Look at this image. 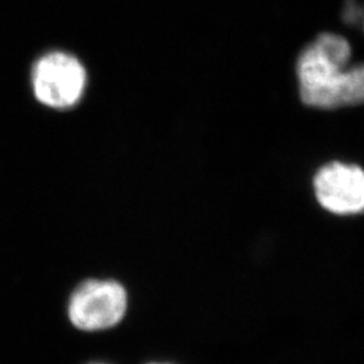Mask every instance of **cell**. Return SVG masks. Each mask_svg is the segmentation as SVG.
Returning a JSON list of instances; mask_svg holds the SVG:
<instances>
[{
    "instance_id": "1",
    "label": "cell",
    "mask_w": 364,
    "mask_h": 364,
    "mask_svg": "<svg viewBox=\"0 0 364 364\" xmlns=\"http://www.w3.org/2000/svg\"><path fill=\"white\" fill-rule=\"evenodd\" d=\"M351 45L338 34H321L299 54L297 76L304 105L338 109L360 105L364 99V69L348 68Z\"/></svg>"
},
{
    "instance_id": "2",
    "label": "cell",
    "mask_w": 364,
    "mask_h": 364,
    "mask_svg": "<svg viewBox=\"0 0 364 364\" xmlns=\"http://www.w3.org/2000/svg\"><path fill=\"white\" fill-rule=\"evenodd\" d=\"M88 72L73 53L53 49L39 54L28 68L33 100L46 111L65 112L84 99Z\"/></svg>"
},
{
    "instance_id": "3",
    "label": "cell",
    "mask_w": 364,
    "mask_h": 364,
    "mask_svg": "<svg viewBox=\"0 0 364 364\" xmlns=\"http://www.w3.org/2000/svg\"><path fill=\"white\" fill-rule=\"evenodd\" d=\"M127 311V291L114 279H88L69 299L72 324L82 331H100L117 326Z\"/></svg>"
},
{
    "instance_id": "4",
    "label": "cell",
    "mask_w": 364,
    "mask_h": 364,
    "mask_svg": "<svg viewBox=\"0 0 364 364\" xmlns=\"http://www.w3.org/2000/svg\"><path fill=\"white\" fill-rule=\"evenodd\" d=\"M318 204L338 216L360 213L364 208V173L356 165L331 162L313 178Z\"/></svg>"
}]
</instances>
